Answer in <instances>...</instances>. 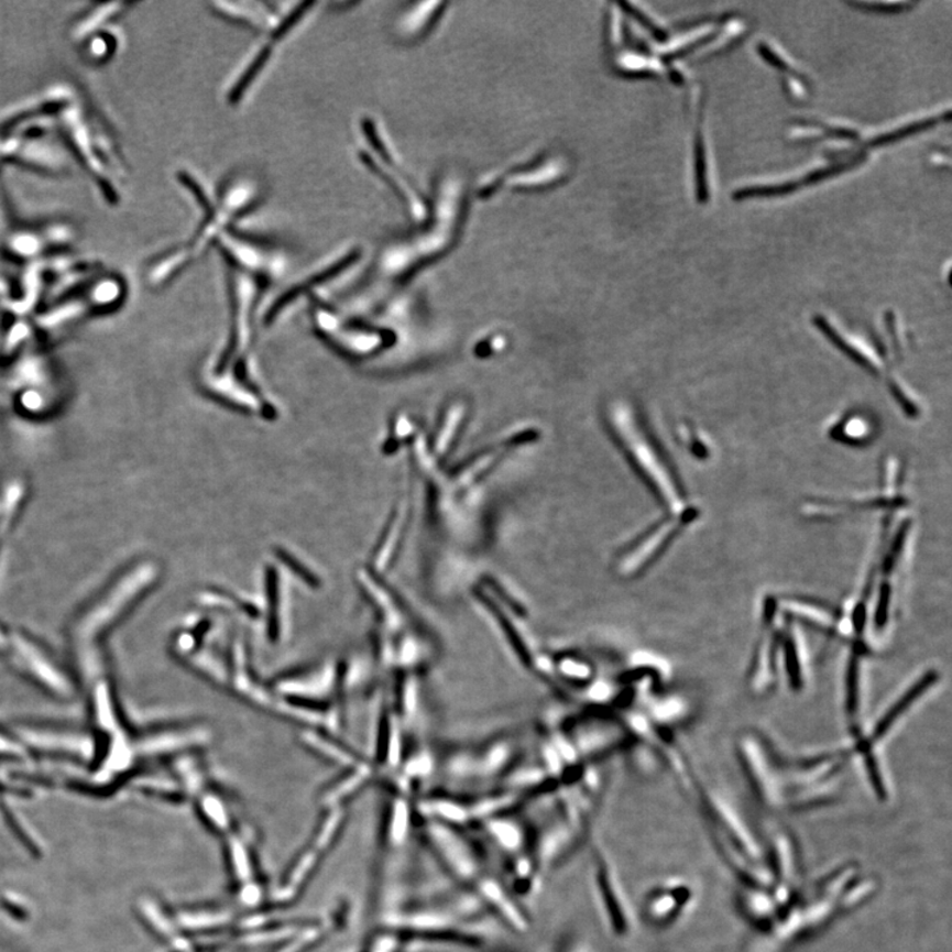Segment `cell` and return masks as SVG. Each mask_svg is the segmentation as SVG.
Returning <instances> with one entry per match:
<instances>
[{"instance_id": "cell-10", "label": "cell", "mask_w": 952, "mask_h": 952, "mask_svg": "<svg viewBox=\"0 0 952 952\" xmlns=\"http://www.w3.org/2000/svg\"><path fill=\"white\" fill-rule=\"evenodd\" d=\"M463 416L462 406H455L449 412L448 419H446V425L444 426L441 433H439L438 438V450L446 451L450 448V444L452 441V436L457 433L459 423H461Z\"/></svg>"}, {"instance_id": "cell-5", "label": "cell", "mask_w": 952, "mask_h": 952, "mask_svg": "<svg viewBox=\"0 0 952 952\" xmlns=\"http://www.w3.org/2000/svg\"><path fill=\"white\" fill-rule=\"evenodd\" d=\"M436 843L446 864L449 865L450 869L455 871L457 877L466 879V882H472V879L477 882L479 872L478 857H475V853L472 852L468 843H464L463 839L452 835L450 831L444 830L437 832Z\"/></svg>"}, {"instance_id": "cell-7", "label": "cell", "mask_w": 952, "mask_h": 952, "mask_svg": "<svg viewBox=\"0 0 952 952\" xmlns=\"http://www.w3.org/2000/svg\"><path fill=\"white\" fill-rule=\"evenodd\" d=\"M779 639V647L783 648L784 653L787 680H789L792 691H800L805 682L802 655H800L796 634H794L789 623H787L785 632L780 634Z\"/></svg>"}, {"instance_id": "cell-8", "label": "cell", "mask_w": 952, "mask_h": 952, "mask_svg": "<svg viewBox=\"0 0 952 952\" xmlns=\"http://www.w3.org/2000/svg\"><path fill=\"white\" fill-rule=\"evenodd\" d=\"M271 56L272 47H269V45H265L264 48H261L259 51V54L255 55L251 64H249L245 70L242 72L241 76L238 78V81L234 83L231 91H229V102L238 103L242 100V97H244L248 89L251 88L252 83L255 80V78L259 77L262 69L266 67V64Z\"/></svg>"}, {"instance_id": "cell-11", "label": "cell", "mask_w": 952, "mask_h": 952, "mask_svg": "<svg viewBox=\"0 0 952 952\" xmlns=\"http://www.w3.org/2000/svg\"><path fill=\"white\" fill-rule=\"evenodd\" d=\"M858 6H860V8H866V9L873 10V11H875V10H878V11H879V10H882V9H885V10H884L885 12L901 11L902 9H909V8H911V3H889V4H888V3H879V4H876V3H872V4H871V3H869V4L858 3Z\"/></svg>"}, {"instance_id": "cell-1", "label": "cell", "mask_w": 952, "mask_h": 952, "mask_svg": "<svg viewBox=\"0 0 952 952\" xmlns=\"http://www.w3.org/2000/svg\"><path fill=\"white\" fill-rule=\"evenodd\" d=\"M160 577L157 565L140 562L123 570L77 613L68 628V643L78 678L94 686L101 680L102 643L127 619Z\"/></svg>"}, {"instance_id": "cell-6", "label": "cell", "mask_w": 952, "mask_h": 952, "mask_svg": "<svg viewBox=\"0 0 952 952\" xmlns=\"http://www.w3.org/2000/svg\"><path fill=\"white\" fill-rule=\"evenodd\" d=\"M689 901V890L681 885H665L649 895L645 905L649 922L666 924L679 916Z\"/></svg>"}, {"instance_id": "cell-3", "label": "cell", "mask_w": 952, "mask_h": 952, "mask_svg": "<svg viewBox=\"0 0 952 952\" xmlns=\"http://www.w3.org/2000/svg\"><path fill=\"white\" fill-rule=\"evenodd\" d=\"M612 415L613 425H615V429L619 431L622 442L626 444L630 455L633 456L639 468L646 472L649 479H652V482L655 485H658L663 499H665L666 502L676 504L678 497H676V492L671 481L666 477V471L661 469V463L659 462L658 457L655 458L652 445H649L647 439L642 436L638 426H636V424L634 425L633 418L630 417L627 409L623 408V406H619V408L613 411Z\"/></svg>"}, {"instance_id": "cell-9", "label": "cell", "mask_w": 952, "mask_h": 952, "mask_svg": "<svg viewBox=\"0 0 952 952\" xmlns=\"http://www.w3.org/2000/svg\"><path fill=\"white\" fill-rule=\"evenodd\" d=\"M491 832L494 835L496 842L502 845V849L507 851H515L521 849L522 845V832L516 829L515 824L511 823H492Z\"/></svg>"}, {"instance_id": "cell-2", "label": "cell", "mask_w": 952, "mask_h": 952, "mask_svg": "<svg viewBox=\"0 0 952 952\" xmlns=\"http://www.w3.org/2000/svg\"><path fill=\"white\" fill-rule=\"evenodd\" d=\"M0 655L45 692L57 698H68L74 693V682L69 676L52 659L47 649L30 635L0 626Z\"/></svg>"}, {"instance_id": "cell-4", "label": "cell", "mask_w": 952, "mask_h": 952, "mask_svg": "<svg viewBox=\"0 0 952 952\" xmlns=\"http://www.w3.org/2000/svg\"><path fill=\"white\" fill-rule=\"evenodd\" d=\"M938 678V672L932 671L931 669V671L924 674L921 679H918L915 685H912L911 688L901 696V699H898L895 704L888 709V712L877 721V724L873 727L869 737L857 742L855 752L864 753L873 751V747H875L878 742L890 732V729L896 725V722L901 719L902 715L908 712L909 709L915 705L932 686L935 685Z\"/></svg>"}]
</instances>
